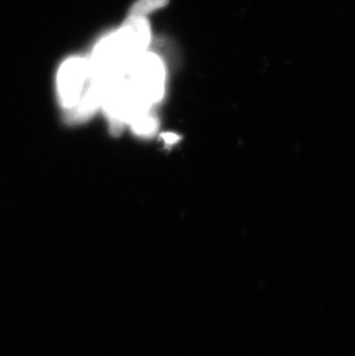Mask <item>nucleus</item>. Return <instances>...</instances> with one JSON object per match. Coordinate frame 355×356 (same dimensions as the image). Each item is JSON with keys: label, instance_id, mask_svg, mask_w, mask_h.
Wrapping results in <instances>:
<instances>
[{"label": "nucleus", "instance_id": "20e7f679", "mask_svg": "<svg viewBox=\"0 0 355 356\" xmlns=\"http://www.w3.org/2000/svg\"><path fill=\"white\" fill-rule=\"evenodd\" d=\"M166 3H168V0H139L138 3L132 7L129 15L145 17V15L151 13L152 10L165 6Z\"/></svg>", "mask_w": 355, "mask_h": 356}, {"label": "nucleus", "instance_id": "f257e3e1", "mask_svg": "<svg viewBox=\"0 0 355 356\" xmlns=\"http://www.w3.org/2000/svg\"><path fill=\"white\" fill-rule=\"evenodd\" d=\"M126 76L148 104L155 106L161 101L165 90V67L157 54L145 51L131 65Z\"/></svg>", "mask_w": 355, "mask_h": 356}, {"label": "nucleus", "instance_id": "39448f33", "mask_svg": "<svg viewBox=\"0 0 355 356\" xmlns=\"http://www.w3.org/2000/svg\"><path fill=\"white\" fill-rule=\"evenodd\" d=\"M161 138H164L166 145H175V143H177L178 140H179V136L175 134H163Z\"/></svg>", "mask_w": 355, "mask_h": 356}, {"label": "nucleus", "instance_id": "f03ea898", "mask_svg": "<svg viewBox=\"0 0 355 356\" xmlns=\"http://www.w3.org/2000/svg\"><path fill=\"white\" fill-rule=\"evenodd\" d=\"M87 81H89L88 59L70 58L61 65L58 72V92L65 108L72 110L77 106L84 96Z\"/></svg>", "mask_w": 355, "mask_h": 356}, {"label": "nucleus", "instance_id": "7ed1b4c3", "mask_svg": "<svg viewBox=\"0 0 355 356\" xmlns=\"http://www.w3.org/2000/svg\"><path fill=\"white\" fill-rule=\"evenodd\" d=\"M135 134L141 138H151L156 134L158 128V119L155 111L140 115L129 122Z\"/></svg>", "mask_w": 355, "mask_h": 356}]
</instances>
